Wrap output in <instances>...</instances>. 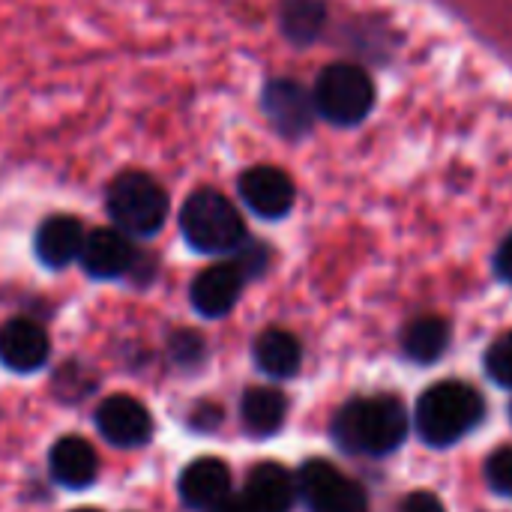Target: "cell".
Masks as SVG:
<instances>
[{
  "label": "cell",
  "mask_w": 512,
  "mask_h": 512,
  "mask_svg": "<svg viewBox=\"0 0 512 512\" xmlns=\"http://www.w3.org/2000/svg\"><path fill=\"white\" fill-rule=\"evenodd\" d=\"M408 432L405 405L396 396H372L348 402L336 423L333 435L342 450L348 453H369V456H387L393 453Z\"/></svg>",
  "instance_id": "obj_1"
},
{
  "label": "cell",
  "mask_w": 512,
  "mask_h": 512,
  "mask_svg": "<svg viewBox=\"0 0 512 512\" xmlns=\"http://www.w3.org/2000/svg\"><path fill=\"white\" fill-rule=\"evenodd\" d=\"M180 231L201 255H234L249 240L240 210L216 189H198L183 201Z\"/></svg>",
  "instance_id": "obj_2"
},
{
  "label": "cell",
  "mask_w": 512,
  "mask_h": 512,
  "mask_svg": "<svg viewBox=\"0 0 512 512\" xmlns=\"http://www.w3.org/2000/svg\"><path fill=\"white\" fill-rule=\"evenodd\" d=\"M483 417L477 390L459 381H444L426 390L417 402V432L429 447H450L465 438Z\"/></svg>",
  "instance_id": "obj_3"
},
{
  "label": "cell",
  "mask_w": 512,
  "mask_h": 512,
  "mask_svg": "<svg viewBox=\"0 0 512 512\" xmlns=\"http://www.w3.org/2000/svg\"><path fill=\"white\" fill-rule=\"evenodd\" d=\"M105 210L129 237H153L168 219V192L144 171H123L105 189Z\"/></svg>",
  "instance_id": "obj_4"
},
{
  "label": "cell",
  "mask_w": 512,
  "mask_h": 512,
  "mask_svg": "<svg viewBox=\"0 0 512 512\" xmlns=\"http://www.w3.org/2000/svg\"><path fill=\"white\" fill-rule=\"evenodd\" d=\"M312 99L324 120L336 126H357L375 105V84L360 66L333 63L318 75Z\"/></svg>",
  "instance_id": "obj_5"
},
{
  "label": "cell",
  "mask_w": 512,
  "mask_h": 512,
  "mask_svg": "<svg viewBox=\"0 0 512 512\" xmlns=\"http://www.w3.org/2000/svg\"><path fill=\"white\" fill-rule=\"evenodd\" d=\"M297 489L312 512H369L366 492L324 459H312L300 468Z\"/></svg>",
  "instance_id": "obj_6"
},
{
  "label": "cell",
  "mask_w": 512,
  "mask_h": 512,
  "mask_svg": "<svg viewBox=\"0 0 512 512\" xmlns=\"http://www.w3.org/2000/svg\"><path fill=\"white\" fill-rule=\"evenodd\" d=\"M261 108H264L270 126L288 141L306 138L318 117L312 93L291 78H270L261 93Z\"/></svg>",
  "instance_id": "obj_7"
},
{
  "label": "cell",
  "mask_w": 512,
  "mask_h": 512,
  "mask_svg": "<svg viewBox=\"0 0 512 512\" xmlns=\"http://www.w3.org/2000/svg\"><path fill=\"white\" fill-rule=\"evenodd\" d=\"M237 189H240L243 204L261 219H282L291 213V207L297 201L294 180L276 165L246 168L237 180Z\"/></svg>",
  "instance_id": "obj_8"
},
{
  "label": "cell",
  "mask_w": 512,
  "mask_h": 512,
  "mask_svg": "<svg viewBox=\"0 0 512 512\" xmlns=\"http://www.w3.org/2000/svg\"><path fill=\"white\" fill-rule=\"evenodd\" d=\"M81 267L87 276L93 279H120L126 273H132L138 252L129 240V234H123L120 228H96L84 237L81 255H78Z\"/></svg>",
  "instance_id": "obj_9"
},
{
  "label": "cell",
  "mask_w": 512,
  "mask_h": 512,
  "mask_svg": "<svg viewBox=\"0 0 512 512\" xmlns=\"http://www.w3.org/2000/svg\"><path fill=\"white\" fill-rule=\"evenodd\" d=\"M96 426L114 447H141L153 435V420L132 396H108L96 411Z\"/></svg>",
  "instance_id": "obj_10"
},
{
  "label": "cell",
  "mask_w": 512,
  "mask_h": 512,
  "mask_svg": "<svg viewBox=\"0 0 512 512\" xmlns=\"http://www.w3.org/2000/svg\"><path fill=\"white\" fill-rule=\"evenodd\" d=\"M243 270L234 261L225 264H213L207 270H201L192 282V306L198 309V315L204 318H222L234 309V303L240 300L243 291Z\"/></svg>",
  "instance_id": "obj_11"
},
{
  "label": "cell",
  "mask_w": 512,
  "mask_h": 512,
  "mask_svg": "<svg viewBox=\"0 0 512 512\" xmlns=\"http://www.w3.org/2000/svg\"><path fill=\"white\" fill-rule=\"evenodd\" d=\"M48 336L27 318H12L0 327V363L12 372H36L48 360Z\"/></svg>",
  "instance_id": "obj_12"
},
{
  "label": "cell",
  "mask_w": 512,
  "mask_h": 512,
  "mask_svg": "<svg viewBox=\"0 0 512 512\" xmlns=\"http://www.w3.org/2000/svg\"><path fill=\"white\" fill-rule=\"evenodd\" d=\"M84 225L75 219V216H66V213H57V216H48L39 228H36V237H33V249H36V258L51 267V270H63L69 267L72 261H78L81 255V246H84Z\"/></svg>",
  "instance_id": "obj_13"
},
{
  "label": "cell",
  "mask_w": 512,
  "mask_h": 512,
  "mask_svg": "<svg viewBox=\"0 0 512 512\" xmlns=\"http://www.w3.org/2000/svg\"><path fill=\"white\" fill-rule=\"evenodd\" d=\"M231 492L228 465L219 459H195L180 474V498L192 510H210Z\"/></svg>",
  "instance_id": "obj_14"
},
{
  "label": "cell",
  "mask_w": 512,
  "mask_h": 512,
  "mask_svg": "<svg viewBox=\"0 0 512 512\" xmlns=\"http://www.w3.org/2000/svg\"><path fill=\"white\" fill-rule=\"evenodd\" d=\"M294 495H297V486L291 474L276 462H264L252 468L243 498L255 512H291Z\"/></svg>",
  "instance_id": "obj_15"
},
{
  "label": "cell",
  "mask_w": 512,
  "mask_h": 512,
  "mask_svg": "<svg viewBox=\"0 0 512 512\" xmlns=\"http://www.w3.org/2000/svg\"><path fill=\"white\" fill-rule=\"evenodd\" d=\"M99 459L84 438H60L51 450V474L66 489H84L96 480Z\"/></svg>",
  "instance_id": "obj_16"
},
{
  "label": "cell",
  "mask_w": 512,
  "mask_h": 512,
  "mask_svg": "<svg viewBox=\"0 0 512 512\" xmlns=\"http://www.w3.org/2000/svg\"><path fill=\"white\" fill-rule=\"evenodd\" d=\"M243 426L249 435L255 438H270L282 429L285 423V414H288V402L279 390H270V387H252L246 396H243Z\"/></svg>",
  "instance_id": "obj_17"
},
{
  "label": "cell",
  "mask_w": 512,
  "mask_h": 512,
  "mask_svg": "<svg viewBox=\"0 0 512 512\" xmlns=\"http://www.w3.org/2000/svg\"><path fill=\"white\" fill-rule=\"evenodd\" d=\"M255 363L273 378H291L303 363L300 342L288 330H264L255 342Z\"/></svg>",
  "instance_id": "obj_18"
},
{
  "label": "cell",
  "mask_w": 512,
  "mask_h": 512,
  "mask_svg": "<svg viewBox=\"0 0 512 512\" xmlns=\"http://www.w3.org/2000/svg\"><path fill=\"white\" fill-rule=\"evenodd\" d=\"M327 24V6L324 0H282L279 6V27L288 42L294 45H312Z\"/></svg>",
  "instance_id": "obj_19"
},
{
  "label": "cell",
  "mask_w": 512,
  "mask_h": 512,
  "mask_svg": "<svg viewBox=\"0 0 512 512\" xmlns=\"http://www.w3.org/2000/svg\"><path fill=\"white\" fill-rule=\"evenodd\" d=\"M405 354L417 363H435L444 357L447 345H450V324L444 318L426 315L411 321V327L405 330Z\"/></svg>",
  "instance_id": "obj_20"
},
{
  "label": "cell",
  "mask_w": 512,
  "mask_h": 512,
  "mask_svg": "<svg viewBox=\"0 0 512 512\" xmlns=\"http://www.w3.org/2000/svg\"><path fill=\"white\" fill-rule=\"evenodd\" d=\"M486 372L495 384L512 387V333L498 336L486 351Z\"/></svg>",
  "instance_id": "obj_21"
},
{
  "label": "cell",
  "mask_w": 512,
  "mask_h": 512,
  "mask_svg": "<svg viewBox=\"0 0 512 512\" xmlns=\"http://www.w3.org/2000/svg\"><path fill=\"white\" fill-rule=\"evenodd\" d=\"M486 480L498 495L512 498V447H501L489 462H486Z\"/></svg>",
  "instance_id": "obj_22"
},
{
  "label": "cell",
  "mask_w": 512,
  "mask_h": 512,
  "mask_svg": "<svg viewBox=\"0 0 512 512\" xmlns=\"http://www.w3.org/2000/svg\"><path fill=\"white\" fill-rule=\"evenodd\" d=\"M171 354H174L177 363L195 366V363L204 357V339H201L198 333H192V330H180V333H174V339H171Z\"/></svg>",
  "instance_id": "obj_23"
},
{
  "label": "cell",
  "mask_w": 512,
  "mask_h": 512,
  "mask_svg": "<svg viewBox=\"0 0 512 512\" xmlns=\"http://www.w3.org/2000/svg\"><path fill=\"white\" fill-rule=\"evenodd\" d=\"M399 512H447V510H444V504H441L432 492H414V495H408V498H405V504H402V510Z\"/></svg>",
  "instance_id": "obj_24"
},
{
  "label": "cell",
  "mask_w": 512,
  "mask_h": 512,
  "mask_svg": "<svg viewBox=\"0 0 512 512\" xmlns=\"http://www.w3.org/2000/svg\"><path fill=\"white\" fill-rule=\"evenodd\" d=\"M495 273L504 279V282H512V234L498 246V255H495Z\"/></svg>",
  "instance_id": "obj_25"
},
{
  "label": "cell",
  "mask_w": 512,
  "mask_h": 512,
  "mask_svg": "<svg viewBox=\"0 0 512 512\" xmlns=\"http://www.w3.org/2000/svg\"><path fill=\"white\" fill-rule=\"evenodd\" d=\"M207 512H255L252 507H249V501L246 498H225V501H219L216 507H210Z\"/></svg>",
  "instance_id": "obj_26"
},
{
  "label": "cell",
  "mask_w": 512,
  "mask_h": 512,
  "mask_svg": "<svg viewBox=\"0 0 512 512\" xmlns=\"http://www.w3.org/2000/svg\"><path fill=\"white\" fill-rule=\"evenodd\" d=\"M75 512H96V510H75Z\"/></svg>",
  "instance_id": "obj_27"
},
{
  "label": "cell",
  "mask_w": 512,
  "mask_h": 512,
  "mask_svg": "<svg viewBox=\"0 0 512 512\" xmlns=\"http://www.w3.org/2000/svg\"><path fill=\"white\" fill-rule=\"evenodd\" d=\"M510 417H512V408H510Z\"/></svg>",
  "instance_id": "obj_28"
}]
</instances>
